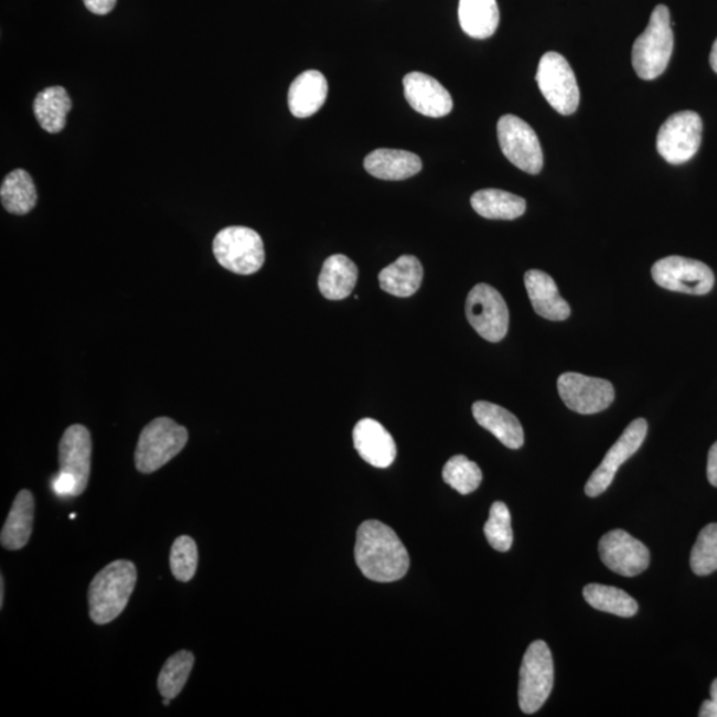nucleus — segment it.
Instances as JSON below:
<instances>
[{
	"label": "nucleus",
	"mask_w": 717,
	"mask_h": 717,
	"mask_svg": "<svg viewBox=\"0 0 717 717\" xmlns=\"http://www.w3.org/2000/svg\"><path fill=\"white\" fill-rule=\"evenodd\" d=\"M703 121L694 110H682L670 116L656 137V149L673 165L689 161L699 151Z\"/></svg>",
	"instance_id": "obj_10"
},
{
	"label": "nucleus",
	"mask_w": 717,
	"mask_h": 717,
	"mask_svg": "<svg viewBox=\"0 0 717 717\" xmlns=\"http://www.w3.org/2000/svg\"><path fill=\"white\" fill-rule=\"evenodd\" d=\"M689 564L696 576H708L717 570V524H709L699 533Z\"/></svg>",
	"instance_id": "obj_33"
},
{
	"label": "nucleus",
	"mask_w": 717,
	"mask_h": 717,
	"mask_svg": "<svg viewBox=\"0 0 717 717\" xmlns=\"http://www.w3.org/2000/svg\"><path fill=\"white\" fill-rule=\"evenodd\" d=\"M472 410L475 421L495 436L502 445L511 449L524 446L523 426L510 410L489 402H475Z\"/></svg>",
	"instance_id": "obj_19"
},
{
	"label": "nucleus",
	"mask_w": 717,
	"mask_h": 717,
	"mask_svg": "<svg viewBox=\"0 0 717 717\" xmlns=\"http://www.w3.org/2000/svg\"><path fill=\"white\" fill-rule=\"evenodd\" d=\"M599 556L611 571L623 577L639 576L650 565L648 546L621 529L604 534L599 541Z\"/></svg>",
	"instance_id": "obj_15"
},
{
	"label": "nucleus",
	"mask_w": 717,
	"mask_h": 717,
	"mask_svg": "<svg viewBox=\"0 0 717 717\" xmlns=\"http://www.w3.org/2000/svg\"><path fill=\"white\" fill-rule=\"evenodd\" d=\"M674 51V32L667 6L657 4L648 28L632 45V67L643 81H654L667 69Z\"/></svg>",
	"instance_id": "obj_3"
},
{
	"label": "nucleus",
	"mask_w": 717,
	"mask_h": 717,
	"mask_svg": "<svg viewBox=\"0 0 717 717\" xmlns=\"http://www.w3.org/2000/svg\"><path fill=\"white\" fill-rule=\"evenodd\" d=\"M329 95V84L322 72L310 69L299 75L289 89V108L292 116L306 119L323 107Z\"/></svg>",
	"instance_id": "obj_21"
},
{
	"label": "nucleus",
	"mask_w": 717,
	"mask_h": 717,
	"mask_svg": "<svg viewBox=\"0 0 717 717\" xmlns=\"http://www.w3.org/2000/svg\"><path fill=\"white\" fill-rule=\"evenodd\" d=\"M403 87L404 96L416 113L439 119L453 109L451 94L435 77L422 72H410L404 76Z\"/></svg>",
	"instance_id": "obj_16"
},
{
	"label": "nucleus",
	"mask_w": 717,
	"mask_h": 717,
	"mask_svg": "<svg viewBox=\"0 0 717 717\" xmlns=\"http://www.w3.org/2000/svg\"><path fill=\"white\" fill-rule=\"evenodd\" d=\"M707 478L709 484L717 488V441L709 449Z\"/></svg>",
	"instance_id": "obj_37"
},
{
	"label": "nucleus",
	"mask_w": 717,
	"mask_h": 717,
	"mask_svg": "<svg viewBox=\"0 0 717 717\" xmlns=\"http://www.w3.org/2000/svg\"><path fill=\"white\" fill-rule=\"evenodd\" d=\"M459 21L468 36L491 38L500 24L497 0H460Z\"/></svg>",
	"instance_id": "obj_25"
},
{
	"label": "nucleus",
	"mask_w": 717,
	"mask_h": 717,
	"mask_svg": "<svg viewBox=\"0 0 717 717\" xmlns=\"http://www.w3.org/2000/svg\"><path fill=\"white\" fill-rule=\"evenodd\" d=\"M357 282V267L349 257L335 254L324 260L318 285L330 301H342L351 296Z\"/></svg>",
	"instance_id": "obj_23"
},
{
	"label": "nucleus",
	"mask_w": 717,
	"mask_h": 717,
	"mask_svg": "<svg viewBox=\"0 0 717 717\" xmlns=\"http://www.w3.org/2000/svg\"><path fill=\"white\" fill-rule=\"evenodd\" d=\"M354 446L361 458L375 468H388L396 459L393 436L374 419H363L354 428Z\"/></svg>",
	"instance_id": "obj_17"
},
{
	"label": "nucleus",
	"mask_w": 717,
	"mask_h": 717,
	"mask_svg": "<svg viewBox=\"0 0 717 717\" xmlns=\"http://www.w3.org/2000/svg\"><path fill=\"white\" fill-rule=\"evenodd\" d=\"M34 495L28 489H23L12 502L9 517L0 534V544L6 550H21L29 544L32 526H34Z\"/></svg>",
	"instance_id": "obj_22"
},
{
	"label": "nucleus",
	"mask_w": 717,
	"mask_h": 717,
	"mask_svg": "<svg viewBox=\"0 0 717 717\" xmlns=\"http://www.w3.org/2000/svg\"><path fill=\"white\" fill-rule=\"evenodd\" d=\"M442 479L460 494H469L480 486L482 472L475 462L458 454L448 460L442 469Z\"/></svg>",
	"instance_id": "obj_31"
},
{
	"label": "nucleus",
	"mask_w": 717,
	"mask_h": 717,
	"mask_svg": "<svg viewBox=\"0 0 717 717\" xmlns=\"http://www.w3.org/2000/svg\"><path fill=\"white\" fill-rule=\"evenodd\" d=\"M364 169L375 179L403 181L419 173L422 162L419 156L402 149H376L364 159Z\"/></svg>",
	"instance_id": "obj_20"
},
{
	"label": "nucleus",
	"mask_w": 717,
	"mask_h": 717,
	"mask_svg": "<svg viewBox=\"0 0 717 717\" xmlns=\"http://www.w3.org/2000/svg\"><path fill=\"white\" fill-rule=\"evenodd\" d=\"M0 200H2L6 211L11 214L24 215L30 213L38 202L34 180L23 169H17V171L6 175L2 186H0Z\"/></svg>",
	"instance_id": "obj_28"
},
{
	"label": "nucleus",
	"mask_w": 717,
	"mask_h": 717,
	"mask_svg": "<svg viewBox=\"0 0 717 717\" xmlns=\"http://www.w3.org/2000/svg\"><path fill=\"white\" fill-rule=\"evenodd\" d=\"M4 604V579L0 578V609H3Z\"/></svg>",
	"instance_id": "obj_39"
},
{
	"label": "nucleus",
	"mask_w": 717,
	"mask_h": 717,
	"mask_svg": "<svg viewBox=\"0 0 717 717\" xmlns=\"http://www.w3.org/2000/svg\"><path fill=\"white\" fill-rule=\"evenodd\" d=\"M474 212L488 220H516L526 211V201L520 195L500 191V189H482L471 199Z\"/></svg>",
	"instance_id": "obj_26"
},
{
	"label": "nucleus",
	"mask_w": 717,
	"mask_h": 717,
	"mask_svg": "<svg viewBox=\"0 0 717 717\" xmlns=\"http://www.w3.org/2000/svg\"><path fill=\"white\" fill-rule=\"evenodd\" d=\"M93 440L89 430L74 424L65 429L58 442V465L61 471L52 481V488L61 497H76L86 491L90 474Z\"/></svg>",
	"instance_id": "obj_4"
},
{
	"label": "nucleus",
	"mask_w": 717,
	"mask_h": 717,
	"mask_svg": "<svg viewBox=\"0 0 717 717\" xmlns=\"http://www.w3.org/2000/svg\"><path fill=\"white\" fill-rule=\"evenodd\" d=\"M199 565V550L194 539L181 536L174 541L171 550V570L180 582L192 581Z\"/></svg>",
	"instance_id": "obj_34"
},
{
	"label": "nucleus",
	"mask_w": 717,
	"mask_h": 717,
	"mask_svg": "<svg viewBox=\"0 0 717 717\" xmlns=\"http://www.w3.org/2000/svg\"><path fill=\"white\" fill-rule=\"evenodd\" d=\"M424 270L419 259L415 256H402L379 274V283L383 291L399 298L414 296L420 289Z\"/></svg>",
	"instance_id": "obj_24"
},
{
	"label": "nucleus",
	"mask_w": 717,
	"mask_h": 717,
	"mask_svg": "<svg viewBox=\"0 0 717 717\" xmlns=\"http://www.w3.org/2000/svg\"><path fill=\"white\" fill-rule=\"evenodd\" d=\"M525 287L533 309L539 317L554 322L566 321L570 317V306L560 297L558 287L549 274L541 270L527 271Z\"/></svg>",
	"instance_id": "obj_18"
},
{
	"label": "nucleus",
	"mask_w": 717,
	"mask_h": 717,
	"mask_svg": "<svg viewBox=\"0 0 717 717\" xmlns=\"http://www.w3.org/2000/svg\"><path fill=\"white\" fill-rule=\"evenodd\" d=\"M584 597L592 609L617 617H634L639 609L634 598L614 586L590 584L584 589Z\"/></svg>",
	"instance_id": "obj_29"
},
{
	"label": "nucleus",
	"mask_w": 717,
	"mask_h": 717,
	"mask_svg": "<svg viewBox=\"0 0 717 717\" xmlns=\"http://www.w3.org/2000/svg\"><path fill=\"white\" fill-rule=\"evenodd\" d=\"M185 427L169 417H159L141 430L135 452L137 471L143 474L159 471L185 448Z\"/></svg>",
	"instance_id": "obj_5"
},
{
	"label": "nucleus",
	"mask_w": 717,
	"mask_h": 717,
	"mask_svg": "<svg viewBox=\"0 0 717 717\" xmlns=\"http://www.w3.org/2000/svg\"><path fill=\"white\" fill-rule=\"evenodd\" d=\"M194 666L191 651L181 650L164 664L159 675L158 687L162 697L174 699L184 689Z\"/></svg>",
	"instance_id": "obj_30"
},
{
	"label": "nucleus",
	"mask_w": 717,
	"mask_h": 717,
	"mask_svg": "<svg viewBox=\"0 0 717 717\" xmlns=\"http://www.w3.org/2000/svg\"><path fill=\"white\" fill-rule=\"evenodd\" d=\"M554 684V664L549 645L533 642L527 648L520 670L518 702L524 714H536L550 696Z\"/></svg>",
	"instance_id": "obj_7"
},
{
	"label": "nucleus",
	"mask_w": 717,
	"mask_h": 717,
	"mask_svg": "<svg viewBox=\"0 0 717 717\" xmlns=\"http://www.w3.org/2000/svg\"><path fill=\"white\" fill-rule=\"evenodd\" d=\"M213 253L221 266L239 276H250L265 264L264 240L250 227H225L213 240Z\"/></svg>",
	"instance_id": "obj_6"
},
{
	"label": "nucleus",
	"mask_w": 717,
	"mask_h": 717,
	"mask_svg": "<svg viewBox=\"0 0 717 717\" xmlns=\"http://www.w3.org/2000/svg\"><path fill=\"white\" fill-rule=\"evenodd\" d=\"M497 137L502 153L514 167L531 174L543 171V148L529 124L514 115L502 116L497 122Z\"/></svg>",
	"instance_id": "obj_9"
},
{
	"label": "nucleus",
	"mask_w": 717,
	"mask_h": 717,
	"mask_svg": "<svg viewBox=\"0 0 717 717\" xmlns=\"http://www.w3.org/2000/svg\"><path fill=\"white\" fill-rule=\"evenodd\" d=\"M700 717H717V679L710 686V699L703 703Z\"/></svg>",
	"instance_id": "obj_36"
},
{
	"label": "nucleus",
	"mask_w": 717,
	"mask_h": 717,
	"mask_svg": "<svg viewBox=\"0 0 717 717\" xmlns=\"http://www.w3.org/2000/svg\"><path fill=\"white\" fill-rule=\"evenodd\" d=\"M709 64L717 74V39L713 45V51H710Z\"/></svg>",
	"instance_id": "obj_38"
},
{
	"label": "nucleus",
	"mask_w": 717,
	"mask_h": 717,
	"mask_svg": "<svg viewBox=\"0 0 717 717\" xmlns=\"http://www.w3.org/2000/svg\"><path fill=\"white\" fill-rule=\"evenodd\" d=\"M71 108L69 95L63 87L45 88L34 101L36 120L49 133L62 132Z\"/></svg>",
	"instance_id": "obj_27"
},
{
	"label": "nucleus",
	"mask_w": 717,
	"mask_h": 717,
	"mask_svg": "<svg viewBox=\"0 0 717 717\" xmlns=\"http://www.w3.org/2000/svg\"><path fill=\"white\" fill-rule=\"evenodd\" d=\"M648 430V421L644 419H636L625 428L621 438L606 453L601 465L596 469L589 481L586 482L585 492L589 497H598V495L608 491L618 469L642 447Z\"/></svg>",
	"instance_id": "obj_14"
},
{
	"label": "nucleus",
	"mask_w": 717,
	"mask_h": 717,
	"mask_svg": "<svg viewBox=\"0 0 717 717\" xmlns=\"http://www.w3.org/2000/svg\"><path fill=\"white\" fill-rule=\"evenodd\" d=\"M86 8L96 15H107L115 9L117 0H83Z\"/></svg>",
	"instance_id": "obj_35"
},
{
	"label": "nucleus",
	"mask_w": 717,
	"mask_h": 717,
	"mask_svg": "<svg viewBox=\"0 0 717 717\" xmlns=\"http://www.w3.org/2000/svg\"><path fill=\"white\" fill-rule=\"evenodd\" d=\"M484 533L488 543L494 550L502 553L511 550L513 545L512 518L504 502L497 501L492 505Z\"/></svg>",
	"instance_id": "obj_32"
},
{
	"label": "nucleus",
	"mask_w": 717,
	"mask_h": 717,
	"mask_svg": "<svg viewBox=\"0 0 717 717\" xmlns=\"http://www.w3.org/2000/svg\"><path fill=\"white\" fill-rule=\"evenodd\" d=\"M355 560L364 577L375 582H395L406 576L409 556L397 534L381 521L358 526Z\"/></svg>",
	"instance_id": "obj_1"
},
{
	"label": "nucleus",
	"mask_w": 717,
	"mask_h": 717,
	"mask_svg": "<svg viewBox=\"0 0 717 717\" xmlns=\"http://www.w3.org/2000/svg\"><path fill=\"white\" fill-rule=\"evenodd\" d=\"M651 274L656 285L670 291L704 296L714 289V272L700 260L676 256L663 258L653 266Z\"/></svg>",
	"instance_id": "obj_12"
},
{
	"label": "nucleus",
	"mask_w": 717,
	"mask_h": 717,
	"mask_svg": "<svg viewBox=\"0 0 717 717\" xmlns=\"http://www.w3.org/2000/svg\"><path fill=\"white\" fill-rule=\"evenodd\" d=\"M536 81L547 103L558 114L569 116L579 106V88L570 64L557 52L541 57Z\"/></svg>",
	"instance_id": "obj_8"
},
{
	"label": "nucleus",
	"mask_w": 717,
	"mask_h": 717,
	"mask_svg": "<svg viewBox=\"0 0 717 717\" xmlns=\"http://www.w3.org/2000/svg\"><path fill=\"white\" fill-rule=\"evenodd\" d=\"M558 394L567 408L581 415L602 413L616 399L610 382L576 373L559 376Z\"/></svg>",
	"instance_id": "obj_13"
},
{
	"label": "nucleus",
	"mask_w": 717,
	"mask_h": 717,
	"mask_svg": "<svg viewBox=\"0 0 717 717\" xmlns=\"http://www.w3.org/2000/svg\"><path fill=\"white\" fill-rule=\"evenodd\" d=\"M465 312L469 323L485 341H502L510 329V310L494 287L479 283L467 298Z\"/></svg>",
	"instance_id": "obj_11"
},
{
	"label": "nucleus",
	"mask_w": 717,
	"mask_h": 717,
	"mask_svg": "<svg viewBox=\"0 0 717 717\" xmlns=\"http://www.w3.org/2000/svg\"><path fill=\"white\" fill-rule=\"evenodd\" d=\"M137 582V570L130 560H115L96 574L89 585V617L94 623L108 624L126 610Z\"/></svg>",
	"instance_id": "obj_2"
},
{
	"label": "nucleus",
	"mask_w": 717,
	"mask_h": 717,
	"mask_svg": "<svg viewBox=\"0 0 717 717\" xmlns=\"http://www.w3.org/2000/svg\"><path fill=\"white\" fill-rule=\"evenodd\" d=\"M171 700L172 699H168V697H164V702H162V704H164V706L168 707L169 704H171Z\"/></svg>",
	"instance_id": "obj_40"
}]
</instances>
